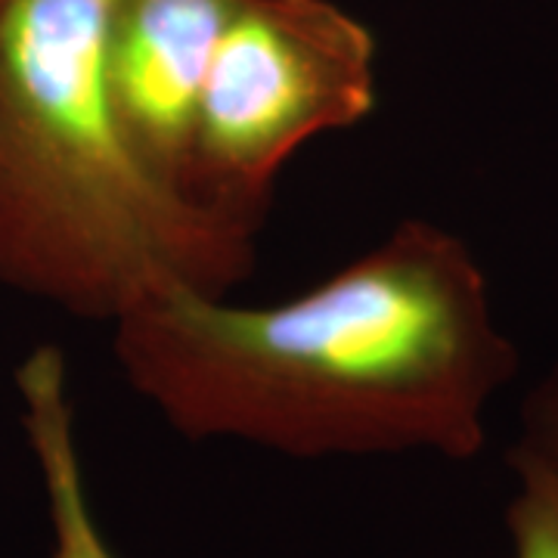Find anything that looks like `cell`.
<instances>
[{
    "label": "cell",
    "mask_w": 558,
    "mask_h": 558,
    "mask_svg": "<svg viewBox=\"0 0 558 558\" xmlns=\"http://www.w3.org/2000/svg\"><path fill=\"white\" fill-rule=\"evenodd\" d=\"M112 329L128 385L178 435L295 459L478 457L487 407L519 373L478 258L428 220L299 299L240 307L171 286Z\"/></svg>",
    "instance_id": "1"
},
{
    "label": "cell",
    "mask_w": 558,
    "mask_h": 558,
    "mask_svg": "<svg viewBox=\"0 0 558 558\" xmlns=\"http://www.w3.org/2000/svg\"><path fill=\"white\" fill-rule=\"evenodd\" d=\"M116 0H0V286L119 319L171 286L227 299L255 233L159 186L109 100Z\"/></svg>",
    "instance_id": "2"
},
{
    "label": "cell",
    "mask_w": 558,
    "mask_h": 558,
    "mask_svg": "<svg viewBox=\"0 0 558 558\" xmlns=\"http://www.w3.org/2000/svg\"><path fill=\"white\" fill-rule=\"evenodd\" d=\"M376 109V38L336 0H240L202 87L190 196L258 236L304 143Z\"/></svg>",
    "instance_id": "3"
},
{
    "label": "cell",
    "mask_w": 558,
    "mask_h": 558,
    "mask_svg": "<svg viewBox=\"0 0 558 558\" xmlns=\"http://www.w3.org/2000/svg\"><path fill=\"white\" fill-rule=\"evenodd\" d=\"M240 0H116L106 44L109 100L131 159L190 196V149L202 87Z\"/></svg>",
    "instance_id": "4"
},
{
    "label": "cell",
    "mask_w": 558,
    "mask_h": 558,
    "mask_svg": "<svg viewBox=\"0 0 558 558\" xmlns=\"http://www.w3.org/2000/svg\"><path fill=\"white\" fill-rule=\"evenodd\" d=\"M16 388L22 398V425L47 490L53 524L50 558H116L102 539L84 490L75 447V416L69 400V369L60 348L40 344L22 360Z\"/></svg>",
    "instance_id": "5"
},
{
    "label": "cell",
    "mask_w": 558,
    "mask_h": 558,
    "mask_svg": "<svg viewBox=\"0 0 558 558\" xmlns=\"http://www.w3.org/2000/svg\"><path fill=\"white\" fill-rule=\"evenodd\" d=\"M515 497L506 509L512 558H558V465L527 450H512Z\"/></svg>",
    "instance_id": "6"
},
{
    "label": "cell",
    "mask_w": 558,
    "mask_h": 558,
    "mask_svg": "<svg viewBox=\"0 0 558 558\" xmlns=\"http://www.w3.org/2000/svg\"><path fill=\"white\" fill-rule=\"evenodd\" d=\"M515 447L558 465V363L524 400L521 440Z\"/></svg>",
    "instance_id": "7"
}]
</instances>
